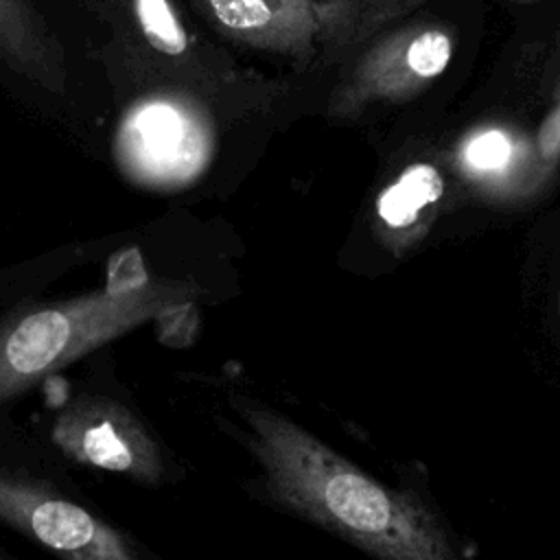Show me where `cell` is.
<instances>
[{
    "mask_svg": "<svg viewBox=\"0 0 560 560\" xmlns=\"http://www.w3.org/2000/svg\"><path fill=\"white\" fill-rule=\"evenodd\" d=\"M254 448L276 492L350 542L396 560H442L448 540L413 501L354 468L273 411L249 409Z\"/></svg>",
    "mask_w": 560,
    "mask_h": 560,
    "instance_id": "6da1fadb",
    "label": "cell"
},
{
    "mask_svg": "<svg viewBox=\"0 0 560 560\" xmlns=\"http://www.w3.org/2000/svg\"><path fill=\"white\" fill-rule=\"evenodd\" d=\"M188 298V287L151 278L138 249L116 254L105 287L37 306L0 328V402Z\"/></svg>",
    "mask_w": 560,
    "mask_h": 560,
    "instance_id": "7a4b0ae2",
    "label": "cell"
},
{
    "mask_svg": "<svg viewBox=\"0 0 560 560\" xmlns=\"http://www.w3.org/2000/svg\"><path fill=\"white\" fill-rule=\"evenodd\" d=\"M79 55L118 94L168 92L195 72V39L177 0H50Z\"/></svg>",
    "mask_w": 560,
    "mask_h": 560,
    "instance_id": "3957f363",
    "label": "cell"
},
{
    "mask_svg": "<svg viewBox=\"0 0 560 560\" xmlns=\"http://www.w3.org/2000/svg\"><path fill=\"white\" fill-rule=\"evenodd\" d=\"M52 442L74 462L131 477L140 483L162 479L160 448L144 422L122 402L85 394L66 405L52 424Z\"/></svg>",
    "mask_w": 560,
    "mask_h": 560,
    "instance_id": "277c9868",
    "label": "cell"
},
{
    "mask_svg": "<svg viewBox=\"0 0 560 560\" xmlns=\"http://www.w3.org/2000/svg\"><path fill=\"white\" fill-rule=\"evenodd\" d=\"M0 521L50 551L79 560H131L127 538L55 488L0 468Z\"/></svg>",
    "mask_w": 560,
    "mask_h": 560,
    "instance_id": "5b68a950",
    "label": "cell"
},
{
    "mask_svg": "<svg viewBox=\"0 0 560 560\" xmlns=\"http://www.w3.org/2000/svg\"><path fill=\"white\" fill-rule=\"evenodd\" d=\"M79 50L50 0H0V74L66 101Z\"/></svg>",
    "mask_w": 560,
    "mask_h": 560,
    "instance_id": "8992f818",
    "label": "cell"
},
{
    "mask_svg": "<svg viewBox=\"0 0 560 560\" xmlns=\"http://www.w3.org/2000/svg\"><path fill=\"white\" fill-rule=\"evenodd\" d=\"M171 92L133 98L118 136L125 164L142 179H171L190 168L195 127Z\"/></svg>",
    "mask_w": 560,
    "mask_h": 560,
    "instance_id": "52a82bcc",
    "label": "cell"
},
{
    "mask_svg": "<svg viewBox=\"0 0 560 560\" xmlns=\"http://www.w3.org/2000/svg\"><path fill=\"white\" fill-rule=\"evenodd\" d=\"M444 192V182L433 164L418 162L407 166L400 177L383 190L376 203L378 217L389 228L411 225L422 208L435 203Z\"/></svg>",
    "mask_w": 560,
    "mask_h": 560,
    "instance_id": "ba28073f",
    "label": "cell"
},
{
    "mask_svg": "<svg viewBox=\"0 0 560 560\" xmlns=\"http://www.w3.org/2000/svg\"><path fill=\"white\" fill-rule=\"evenodd\" d=\"M451 52H453V44L446 33L424 31L409 42L405 61L416 77L431 79L444 72V68L451 61Z\"/></svg>",
    "mask_w": 560,
    "mask_h": 560,
    "instance_id": "9c48e42d",
    "label": "cell"
},
{
    "mask_svg": "<svg viewBox=\"0 0 560 560\" xmlns=\"http://www.w3.org/2000/svg\"><path fill=\"white\" fill-rule=\"evenodd\" d=\"M510 155H512V144H510L508 136L497 129H490V131H483V133L470 138L468 144L464 147L466 166L472 171H481V173L503 168L508 164Z\"/></svg>",
    "mask_w": 560,
    "mask_h": 560,
    "instance_id": "30bf717a",
    "label": "cell"
},
{
    "mask_svg": "<svg viewBox=\"0 0 560 560\" xmlns=\"http://www.w3.org/2000/svg\"><path fill=\"white\" fill-rule=\"evenodd\" d=\"M0 556H2V551H0Z\"/></svg>",
    "mask_w": 560,
    "mask_h": 560,
    "instance_id": "8fae6325",
    "label": "cell"
}]
</instances>
